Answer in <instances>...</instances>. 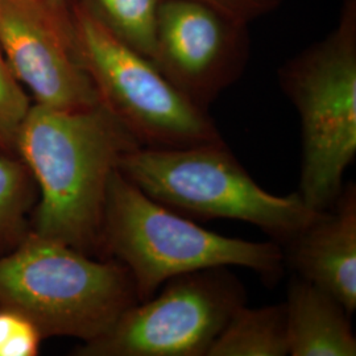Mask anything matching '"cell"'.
Returning a JSON list of instances; mask_svg holds the SVG:
<instances>
[{
  "instance_id": "5bb4252c",
  "label": "cell",
  "mask_w": 356,
  "mask_h": 356,
  "mask_svg": "<svg viewBox=\"0 0 356 356\" xmlns=\"http://www.w3.org/2000/svg\"><path fill=\"white\" fill-rule=\"evenodd\" d=\"M114 38L151 60L163 0H76Z\"/></svg>"
},
{
  "instance_id": "2e32d148",
  "label": "cell",
  "mask_w": 356,
  "mask_h": 356,
  "mask_svg": "<svg viewBox=\"0 0 356 356\" xmlns=\"http://www.w3.org/2000/svg\"><path fill=\"white\" fill-rule=\"evenodd\" d=\"M44 339L32 321L0 306V356H36Z\"/></svg>"
},
{
  "instance_id": "6da1fadb",
  "label": "cell",
  "mask_w": 356,
  "mask_h": 356,
  "mask_svg": "<svg viewBox=\"0 0 356 356\" xmlns=\"http://www.w3.org/2000/svg\"><path fill=\"white\" fill-rule=\"evenodd\" d=\"M139 140L102 103L53 108L33 103L17 138V156L36 181L31 229L83 254L103 257L110 181Z\"/></svg>"
},
{
  "instance_id": "30bf717a",
  "label": "cell",
  "mask_w": 356,
  "mask_h": 356,
  "mask_svg": "<svg viewBox=\"0 0 356 356\" xmlns=\"http://www.w3.org/2000/svg\"><path fill=\"white\" fill-rule=\"evenodd\" d=\"M284 266L356 310V185H343L330 209L280 245Z\"/></svg>"
},
{
  "instance_id": "7c38bea8",
  "label": "cell",
  "mask_w": 356,
  "mask_h": 356,
  "mask_svg": "<svg viewBox=\"0 0 356 356\" xmlns=\"http://www.w3.org/2000/svg\"><path fill=\"white\" fill-rule=\"evenodd\" d=\"M288 355L285 305L248 307L234 312L207 356Z\"/></svg>"
},
{
  "instance_id": "8992f818",
  "label": "cell",
  "mask_w": 356,
  "mask_h": 356,
  "mask_svg": "<svg viewBox=\"0 0 356 356\" xmlns=\"http://www.w3.org/2000/svg\"><path fill=\"white\" fill-rule=\"evenodd\" d=\"M69 1L78 57L99 102L143 147L182 148L223 140L209 113L188 101L148 57L114 38L76 0Z\"/></svg>"
},
{
  "instance_id": "e0dca14e",
  "label": "cell",
  "mask_w": 356,
  "mask_h": 356,
  "mask_svg": "<svg viewBox=\"0 0 356 356\" xmlns=\"http://www.w3.org/2000/svg\"><path fill=\"white\" fill-rule=\"evenodd\" d=\"M220 13L250 24L254 20L275 11L280 6L281 0H197Z\"/></svg>"
},
{
  "instance_id": "5b68a950",
  "label": "cell",
  "mask_w": 356,
  "mask_h": 356,
  "mask_svg": "<svg viewBox=\"0 0 356 356\" xmlns=\"http://www.w3.org/2000/svg\"><path fill=\"white\" fill-rule=\"evenodd\" d=\"M279 82L301 120L297 191L312 210H327L356 156V0H343L326 38L281 66Z\"/></svg>"
},
{
  "instance_id": "52a82bcc",
  "label": "cell",
  "mask_w": 356,
  "mask_h": 356,
  "mask_svg": "<svg viewBox=\"0 0 356 356\" xmlns=\"http://www.w3.org/2000/svg\"><path fill=\"white\" fill-rule=\"evenodd\" d=\"M247 292L229 267L201 269L166 281L161 292L127 309L76 356H207Z\"/></svg>"
},
{
  "instance_id": "9a60e30c",
  "label": "cell",
  "mask_w": 356,
  "mask_h": 356,
  "mask_svg": "<svg viewBox=\"0 0 356 356\" xmlns=\"http://www.w3.org/2000/svg\"><path fill=\"white\" fill-rule=\"evenodd\" d=\"M33 104L0 53V154L17 156V138Z\"/></svg>"
},
{
  "instance_id": "4fadbf2b",
  "label": "cell",
  "mask_w": 356,
  "mask_h": 356,
  "mask_svg": "<svg viewBox=\"0 0 356 356\" xmlns=\"http://www.w3.org/2000/svg\"><path fill=\"white\" fill-rule=\"evenodd\" d=\"M38 189L19 156L0 154V254L17 247L31 229L28 216L38 204Z\"/></svg>"
},
{
  "instance_id": "ba28073f",
  "label": "cell",
  "mask_w": 356,
  "mask_h": 356,
  "mask_svg": "<svg viewBox=\"0 0 356 356\" xmlns=\"http://www.w3.org/2000/svg\"><path fill=\"white\" fill-rule=\"evenodd\" d=\"M0 53L36 104L101 103L78 57L69 0H0Z\"/></svg>"
},
{
  "instance_id": "8fae6325",
  "label": "cell",
  "mask_w": 356,
  "mask_h": 356,
  "mask_svg": "<svg viewBox=\"0 0 356 356\" xmlns=\"http://www.w3.org/2000/svg\"><path fill=\"white\" fill-rule=\"evenodd\" d=\"M284 305L288 355H356L351 314L331 294L293 275Z\"/></svg>"
},
{
  "instance_id": "7a4b0ae2",
  "label": "cell",
  "mask_w": 356,
  "mask_h": 356,
  "mask_svg": "<svg viewBox=\"0 0 356 356\" xmlns=\"http://www.w3.org/2000/svg\"><path fill=\"white\" fill-rule=\"evenodd\" d=\"M102 248L104 259H115L129 270L139 302L166 281L201 269L248 268L267 282L279 280L285 269L277 243L250 242L204 229L149 198L119 169L107 193Z\"/></svg>"
},
{
  "instance_id": "9c48e42d",
  "label": "cell",
  "mask_w": 356,
  "mask_h": 356,
  "mask_svg": "<svg viewBox=\"0 0 356 356\" xmlns=\"http://www.w3.org/2000/svg\"><path fill=\"white\" fill-rule=\"evenodd\" d=\"M248 54V24L197 0H163L151 61L197 107L239 79Z\"/></svg>"
},
{
  "instance_id": "277c9868",
  "label": "cell",
  "mask_w": 356,
  "mask_h": 356,
  "mask_svg": "<svg viewBox=\"0 0 356 356\" xmlns=\"http://www.w3.org/2000/svg\"><path fill=\"white\" fill-rule=\"evenodd\" d=\"M119 172L159 204L193 220L234 219L264 231L282 245L316 216L298 191H264L225 140L182 148L138 147Z\"/></svg>"
},
{
  "instance_id": "3957f363",
  "label": "cell",
  "mask_w": 356,
  "mask_h": 356,
  "mask_svg": "<svg viewBox=\"0 0 356 356\" xmlns=\"http://www.w3.org/2000/svg\"><path fill=\"white\" fill-rule=\"evenodd\" d=\"M138 302L134 279L122 263L89 256L32 229L13 251L0 254V306L32 321L45 339L90 342Z\"/></svg>"
}]
</instances>
